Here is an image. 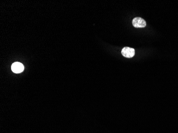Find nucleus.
<instances>
[{"label":"nucleus","instance_id":"2","mask_svg":"<svg viewBox=\"0 0 178 133\" xmlns=\"http://www.w3.org/2000/svg\"><path fill=\"white\" fill-rule=\"evenodd\" d=\"M132 25L135 28H144L146 26V22L141 18L136 17L133 19Z\"/></svg>","mask_w":178,"mask_h":133},{"label":"nucleus","instance_id":"3","mask_svg":"<svg viewBox=\"0 0 178 133\" xmlns=\"http://www.w3.org/2000/svg\"><path fill=\"white\" fill-rule=\"evenodd\" d=\"M11 69L13 73L19 74L23 72L24 70V66L21 63L16 62L12 65Z\"/></svg>","mask_w":178,"mask_h":133},{"label":"nucleus","instance_id":"1","mask_svg":"<svg viewBox=\"0 0 178 133\" xmlns=\"http://www.w3.org/2000/svg\"><path fill=\"white\" fill-rule=\"evenodd\" d=\"M121 52L123 56L127 58H131L134 56L135 54V49L129 47L123 48Z\"/></svg>","mask_w":178,"mask_h":133}]
</instances>
